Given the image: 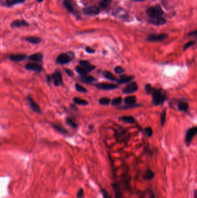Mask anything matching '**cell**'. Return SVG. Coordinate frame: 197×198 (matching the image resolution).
<instances>
[{
    "label": "cell",
    "instance_id": "obj_44",
    "mask_svg": "<svg viewBox=\"0 0 197 198\" xmlns=\"http://www.w3.org/2000/svg\"><path fill=\"white\" fill-rule=\"evenodd\" d=\"M145 132L146 134L149 136V137H152L153 135V129L150 127H146L145 129Z\"/></svg>",
    "mask_w": 197,
    "mask_h": 198
},
{
    "label": "cell",
    "instance_id": "obj_20",
    "mask_svg": "<svg viewBox=\"0 0 197 198\" xmlns=\"http://www.w3.org/2000/svg\"><path fill=\"white\" fill-rule=\"evenodd\" d=\"M28 26H29V24L24 20H16L14 21L11 24L12 27H27Z\"/></svg>",
    "mask_w": 197,
    "mask_h": 198
},
{
    "label": "cell",
    "instance_id": "obj_53",
    "mask_svg": "<svg viewBox=\"0 0 197 198\" xmlns=\"http://www.w3.org/2000/svg\"><path fill=\"white\" fill-rule=\"evenodd\" d=\"M133 1H136V2H141V1H144L145 0H131Z\"/></svg>",
    "mask_w": 197,
    "mask_h": 198
},
{
    "label": "cell",
    "instance_id": "obj_46",
    "mask_svg": "<svg viewBox=\"0 0 197 198\" xmlns=\"http://www.w3.org/2000/svg\"><path fill=\"white\" fill-rule=\"evenodd\" d=\"M86 51L88 53H90V54H93V53H94L96 51L95 49H93L91 47H89V46H87L86 48Z\"/></svg>",
    "mask_w": 197,
    "mask_h": 198
},
{
    "label": "cell",
    "instance_id": "obj_14",
    "mask_svg": "<svg viewBox=\"0 0 197 198\" xmlns=\"http://www.w3.org/2000/svg\"><path fill=\"white\" fill-rule=\"evenodd\" d=\"M112 187L114 193V198H123L122 189L117 183H112Z\"/></svg>",
    "mask_w": 197,
    "mask_h": 198
},
{
    "label": "cell",
    "instance_id": "obj_47",
    "mask_svg": "<svg viewBox=\"0 0 197 198\" xmlns=\"http://www.w3.org/2000/svg\"><path fill=\"white\" fill-rule=\"evenodd\" d=\"M148 194H149L148 198H155V193L153 192V191L151 189H149V191H148Z\"/></svg>",
    "mask_w": 197,
    "mask_h": 198
},
{
    "label": "cell",
    "instance_id": "obj_13",
    "mask_svg": "<svg viewBox=\"0 0 197 198\" xmlns=\"http://www.w3.org/2000/svg\"><path fill=\"white\" fill-rule=\"evenodd\" d=\"M79 79L81 82L88 84V85H91L93 84L94 82H95L97 79L93 77V76H89V75H81L79 77Z\"/></svg>",
    "mask_w": 197,
    "mask_h": 198
},
{
    "label": "cell",
    "instance_id": "obj_3",
    "mask_svg": "<svg viewBox=\"0 0 197 198\" xmlns=\"http://www.w3.org/2000/svg\"><path fill=\"white\" fill-rule=\"evenodd\" d=\"M131 177L128 172H126L123 173L121 177L119 183H117L120 186L121 189H123L126 191H128L131 189Z\"/></svg>",
    "mask_w": 197,
    "mask_h": 198
},
{
    "label": "cell",
    "instance_id": "obj_18",
    "mask_svg": "<svg viewBox=\"0 0 197 198\" xmlns=\"http://www.w3.org/2000/svg\"><path fill=\"white\" fill-rule=\"evenodd\" d=\"M142 177L146 181H150L155 177V172L151 169H147L145 171Z\"/></svg>",
    "mask_w": 197,
    "mask_h": 198
},
{
    "label": "cell",
    "instance_id": "obj_5",
    "mask_svg": "<svg viewBox=\"0 0 197 198\" xmlns=\"http://www.w3.org/2000/svg\"><path fill=\"white\" fill-rule=\"evenodd\" d=\"M197 133V127L196 126L191 127L187 131L185 137V142L187 147L190 146L193 140V139L196 135Z\"/></svg>",
    "mask_w": 197,
    "mask_h": 198
},
{
    "label": "cell",
    "instance_id": "obj_40",
    "mask_svg": "<svg viewBox=\"0 0 197 198\" xmlns=\"http://www.w3.org/2000/svg\"><path fill=\"white\" fill-rule=\"evenodd\" d=\"M114 71L115 73L117 74H123L125 71V70L121 66H116L114 69Z\"/></svg>",
    "mask_w": 197,
    "mask_h": 198
},
{
    "label": "cell",
    "instance_id": "obj_8",
    "mask_svg": "<svg viewBox=\"0 0 197 198\" xmlns=\"http://www.w3.org/2000/svg\"><path fill=\"white\" fill-rule=\"evenodd\" d=\"M138 87L136 82H131L126 86L122 90L124 94H131L138 90Z\"/></svg>",
    "mask_w": 197,
    "mask_h": 198
},
{
    "label": "cell",
    "instance_id": "obj_19",
    "mask_svg": "<svg viewBox=\"0 0 197 198\" xmlns=\"http://www.w3.org/2000/svg\"><path fill=\"white\" fill-rule=\"evenodd\" d=\"M28 60L35 63H41L42 61L43 55L41 53L32 54L28 57Z\"/></svg>",
    "mask_w": 197,
    "mask_h": 198
},
{
    "label": "cell",
    "instance_id": "obj_17",
    "mask_svg": "<svg viewBox=\"0 0 197 198\" xmlns=\"http://www.w3.org/2000/svg\"><path fill=\"white\" fill-rule=\"evenodd\" d=\"M26 55L25 54H12L8 56V58L14 62H19L26 59Z\"/></svg>",
    "mask_w": 197,
    "mask_h": 198
},
{
    "label": "cell",
    "instance_id": "obj_33",
    "mask_svg": "<svg viewBox=\"0 0 197 198\" xmlns=\"http://www.w3.org/2000/svg\"><path fill=\"white\" fill-rule=\"evenodd\" d=\"M25 0H6V4L8 6H12L18 4L23 3Z\"/></svg>",
    "mask_w": 197,
    "mask_h": 198
},
{
    "label": "cell",
    "instance_id": "obj_48",
    "mask_svg": "<svg viewBox=\"0 0 197 198\" xmlns=\"http://www.w3.org/2000/svg\"><path fill=\"white\" fill-rule=\"evenodd\" d=\"M64 70L65 71V72L70 76V77H73V75H74L73 72L72 71H71L70 69H64Z\"/></svg>",
    "mask_w": 197,
    "mask_h": 198
},
{
    "label": "cell",
    "instance_id": "obj_55",
    "mask_svg": "<svg viewBox=\"0 0 197 198\" xmlns=\"http://www.w3.org/2000/svg\"></svg>",
    "mask_w": 197,
    "mask_h": 198
},
{
    "label": "cell",
    "instance_id": "obj_43",
    "mask_svg": "<svg viewBox=\"0 0 197 198\" xmlns=\"http://www.w3.org/2000/svg\"><path fill=\"white\" fill-rule=\"evenodd\" d=\"M196 41H190L188 43H186L184 45V49L183 50L184 51H185L187 50V49H188L190 46H193V45H194L196 44Z\"/></svg>",
    "mask_w": 197,
    "mask_h": 198
},
{
    "label": "cell",
    "instance_id": "obj_25",
    "mask_svg": "<svg viewBox=\"0 0 197 198\" xmlns=\"http://www.w3.org/2000/svg\"><path fill=\"white\" fill-rule=\"evenodd\" d=\"M25 40L32 44H38L41 43L42 41L41 38L38 37H28L25 38Z\"/></svg>",
    "mask_w": 197,
    "mask_h": 198
},
{
    "label": "cell",
    "instance_id": "obj_35",
    "mask_svg": "<svg viewBox=\"0 0 197 198\" xmlns=\"http://www.w3.org/2000/svg\"><path fill=\"white\" fill-rule=\"evenodd\" d=\"M99 104L102 106H108L111 103V100L107 98H102L99 100Z\"/></svg>",
    "mask_w": 197,
    "mask_h": 198
},
{
    "label": "cell",
    "instance_id": "obj_22",
    "mask_svg": "<svg viewBox=\"0 0 197 198\" xmlns=\"http://www.w3.org/2000/svg\"><path fill=\"white\" fill-rule=\"evenodd\" d=\"M178 108L179 111L187 113L188 110V104L185 101H179L178 103Z\"/></svg>",
    "mask_w": 197,
    "mask_h": 198
},
{
    "label": "cell",
    "instance_id": "obj_9",
    "mask_svg": "<svg viewBox=\"0 0 197 198\" xmlns=\"http://www.w3.org/2000/svg\"><path fill=\"white\" fill-rule=\"evenodd\" d=\"M27 99L28 100V103L29 104V106L31 108V110L37 113H42V111H41V108L40 107V106L34 101V100L32 99L31 96H28L27 97Z\"/></svg>",
    "mask_w": 197,
    "mask_h": 198
},
{
    "label": "cell",
    "instance_id": "obj_27",
    "mask_svg": "<svg viewBox=\"0 0 197 198\" xmlns=\"http://www.w3.org/2000/svg\"><path fill=\"white\" fill-rule=\"evenodd\" d=\"M52 126L55 130H56L62 134H67L68 133V131L60 125H58L56 124H52Z\"/></svg>",
    "mask_w": 197,
    "mask_h": 198
},
{
    "label": "cell",
    "instance_id": "obj_37",
    "mask_svg": "<svg viewBox=\"0 0 197 198\" xmlns=\"http://www.w3.org/2000/svg\"><path fill=\"white\" fill-rule=\"evenodd\" d=\"M75 89L76 90L79 92H81V93H86L87 92V89L85 88L83 86H82V85H79V84H75Z\"/></svg>",
    "mask_w": 197,
    "mask_h": 198
},
{
    "label": "cell",
    "instance_id": "obj_16",
    "mask_svg": "<svg viewBox=\"0 0 197 198\" xmlns=\"http://www.w3.org/2000/svg\"><path fill=\"white\" fill-rule=\"evenodd\" d=\"M63 4L66 9L70 13H75V5L73 2L71 0H64L63 2Z\"/></svg>",
    "mask_w": 197,
    "mask_h": 198
},
{
    "label": "cell",
    "instance_id": "obj_4",
    "mask_svg": "<svg viewBox=\"0 0 197 198\" xmlns=\"http://www.w3.org/2000/svg\"><path fill=\"white\" fill-rule=\"evenodd\" d=\"M73 58V54L72 52L68 53H61L57 57L56 63L58 64L64 65L70 63Z\"/></svg>",
    "mask_w": 197,
    "mask_h": 198
},
{
    "label": "cell",
    "instance_id": "obj_11",
    "mask_svg": "<svg viewBox=\"0 0 197 198\" xmlns=\"http://www.w3.org/2000/svg\"><path fill=\"white\" fill-rule=\"evenodd\" d=\"M26 70L28 71H32L36 72H41L42 70V68L41 66L39 65L37 63H28L26 64L24 66Z\"/></svg>",
    "mask_w": 197,
    "mask_h": 198
},
{
    "label": "cell",
    "instance_id": "obj_38",
    "mask_svg": "<svg viewBox=\"0 0 197 198\" xmlns=\"http://www.w3.org/2000/svg\"><path fill=\"white\" fill-rule=\"evenodd\" d=\"M122 102V97H117L114 99H113L112 100V105L114 106H117L120 105Z\"/></svg>",
    "mask_w": 197,
    "mask_h": 198
},
{
    "label": "cell",
    "instance_id": "obj_30",
    "mask_svg": "<svg viewBox=\"0 0 197 198\" xmlns=\"http://www.w3.org/2000/svg\"><path fill=\"white\" fill-rule=\"evenodd\" d=\"M75 70L80 75H85L90 72V71L87 68L82 66H76Z\"/></svg>",
    "mask_w": 197,
    "mask_h": 198
},
{
    "label": "cell",
    "instance_id": "obj_31",
    "mask_svg": "<svg viewBox=\"0 0 197 198\" xmlns=\"http://www.w3.org/2000/svg\"><path fill=\"white\" fill-rule=\"evenodd\" d=\"M73 101L75 104L81 105V106H86L88 104V102L83 100V99H79L78 98H74L73 99Z\"/></svg>",
    "mask_w": 197,
    "mask_h": 198
},
{
    "label": "cell",
    "instance_id": "obj_36",
    "mask_svg": "<svg viewBox=\"0 0 197 198\" xmlns=\"http://www.w3.org/2000/svg\"><path fill=\"white\" fill-rule=\"evenodd\" d=\"M100 192L102 194L103 198H112V196L111 195V194L108 192V191L106 189L103 188H101Z\"/></svg>",
    "mask_w": 197,
    "mask_h": 198
},
{
    "label": "cell",
    "instance_id": "obj_23",
    "mask_svg": "<svg viewBox=\"0 0 197 198\" xmlns=\"http://www.w3.org/2000/svg\"><path fill=\"white\" fill-rule=\"evenodd\" d=\"M81 66L87 68L89 71H92L96 69V66H92L90 63L87 60H80L79 62Z\"/></svg>",
    "mask_w": 197,
    "mask_h": 198
},
{
    "label": "cell",
    "instance_id": "obj_41",
    "mask_svg": "<svg viewBox=\"0 0 197 198\" xmlns=\"http://www.w3.org/2000/svg\"><path fill=\"white\" fill-rule=\"evenodd\" d=\"M153 89H154V87H153L150 84H146L145 85V91L147 93V94H148V95H150V94L152 93Z\"/></svg>",
    "mask_w": 197,
    "mask_h": 198
},
{
    "label": "cell",
    "instance_id": "obj_51",
    "mask_svg": "<svg viewBox=\"0 0 197 198\" xmlns=\"http://www.w3.org/2000/svg\"><path fill=\"white\" fill-rule=\"evenodd\" d=\"M197 35V31H191L190 33L188 34V35Z\"/></svg>",
    "mask_w": 197,
    "mask_h": 198
},
{
    "label": "cell",
    "instance_id": "obj_45",
    "mask_svg": "<svg viewBox=\"0 0 197 198\" xmlns=\"http://www.w3.org/2000/svg\"><path fill=\"white\" fill-rule=\"evenodd\" d=\"M77 198H83L84 197V190L82 188H81L76 194Z\"/></svg>",
    "mask_w": 197,
    "mask_h": 198
},
{
    "label": "cell",
    "instance_id": "obj_2",
    "mask_svg": "<svg viewBox=\"0 0 197 198\" xmlns=\"http://www.w3.org/2000/svg\"><path fill=\"white\" fill-rule=\"evenodd\" d=\"M163 11L160 5H155L149 7L146 10V14L150 19L162 17Z\"/></svg>",
    "mask_w": 197,
    "mask_h": 198
},
{
    "label": "cell",
    "instance_id": "obj_26",
    "mask_svg": "<svg viewBox=\"0 0 197 198\" xmlns=\"http://www.w3.org/2000/svg\"><path fill=\"white\" fill-rule=\"evenodd\" d=\"M119 119L121 121L124 122L126 123H128V124H134L135 122V118L132 116H121L119 118Z\"/></svg>",
    "mask_w": 197,
    "mask_h": 198
},
{
    "label": "cell",
    "instance_id": "obj_52",
    "mask_svg": "<svg viewBox=\"0 0 197 198\" xmlns=\"http://www.w3.org/2000/svg\"><path fill=\"white\" fill-rule=\"evenodd\" d=\"M196 192H197V189H196L194 191V198H196V195H197Z\"/></svg>",
    "mask_w": 197,
    "mask_h": 198
},
{
    "label": "cell",
    "instance_id": "obj_1",
    "mask_svg": "<svg viewBox=\"0 0 197 198\" xmlns=\"http://www.w3.org/2000/svg\"><path fill=\"white\" fill-rule=\"evenodd\" d=\"M152 103L155 106L162 105L167 99L166 95L162 90L154 88L152 93Z\"/></svg>",
    "mask_w": 197,
    "mask_h": 198
},
{
    "label": "cell",
    "instance_id": "obj_6",
    "mask_svg": "<svg viewBox=\"0 0 197 198\" xmlns=\"http://www.w3.org/2000/svg\"><path fill=\"white\" fill-rule=\"evenodd\" d=\"M168 37L167 34H151L149 35L146 40L149 42H160L162 41Z\"/></svg>",
    "mask_w": 197,
    "mask_h": 198
},
{
    "label": "cell",
    "instance_id": "obj_12",
    "mask_svg": "<svg viewBox=\"0 0 197 198\" xmlns=\"http://www.w3.org/2000/svg\"><path fill=\"white\" fill-rule=\"evenodd\" d=\"M96 87L100 90H114L117 88V85L109 83H98L96 84Z\"/></svg>",
    "mask_w": 197,
    "mask_h": 198
},
{
    "label": "cell",
    "instance_id": "obj_54",
    "mask_svg": "<svg viewBox=\"0 0 197 198\" xmlns=\"http://www.w3.org/2000/svg\"><path fill=\"white\" fill-rule=\"evenodd\" d=\"M37 1H38V2H42L43 0H37Z\"/></svg>",
    "mask_w": 197,
    "mask_h": 198
},
{
    "label": "cell",
    "instance_id": "obj_15",
    "mask_svg": "<svg viewBox=\"0 0 197 198\" xmlns=\"http://www.w3.org/2000/svg\"><path fill=\"white\" fill-rule=\"evenodd\" d=\"M134 79V77L133 75L127 76L126 75H121L120 78L116 80V82L118 84L122 85V84H125L131 82Z\"/></svg>",
    "mask_w": 197,
    "mask_h": 198
},
{
    "label": "cell",
    "instance_id": "obj_24",
    "mask_svg": "<svg viewBox=\"0 0 197 198\" xmlns=\"http://www.w3.org/2000/svg\"><path fill=\"white\" fill-rule=\"evenodd\" d=\"M126 105H134L137 103V97L135 96H127L124 99Z\"/></svg>",
    "mask_w": 197,
    "mask_h": 198
},
{
    "label": "cell",
    "instance_id": "obj_21",
    "mask_svg": "<svg viewBox=\"0 0 197 198\" xmlns=\"http://www.w3.org/2000/svg\"><path fill=\"white\" fill-rule=\"evenodd\" d=\"M149 23L155 25V26H162L164 25L166 23V20L162 17H158V18H155V19H152L149 20Z\"/></svg>",
    "mask_w": 197,
    "mask_h": 198
},
{
    "label": "cell",
    "instance_id": "obj_29",
    "mask_svg": "<svg viewBox=\"0 0 197 198\" xmlns=\"http://www.w3.org/2000/svg\"><path fill=\"white\" fill-rule=\"evenodd\" d=\"M112 0H99V6L102 9H106L112 3Z\"/></svg>",
    "mask_w": 197,
    "mask_h": 198
},
{
    "label": "cell",
    "instance_id": "obj_49",
    "mask_svg": "<svg viewBox=\"0 0 197 198\" xmlns=\"http://www.w3.org/2000/svg\"><path fill=\"white\" fill-rule=\"evenodd\" d=\"M46 81L49 84H50V82L52 81V77H51V75H47L46 76Z\"/></svg>",
    "mask_w": 197,
    "mask_h": 198
},
{
    "label": "cell",
    "instance_id": "obj_50",
    "mask_svg": "<svg viewBox=\"0 0 197 198\" xmlns=\"http://www.w3.org/2000/svg\"><path fill=\"white\" fill-rule=\"evenodd\" d=\"M70 109H72V110H74V111H78V108H77V107H76L75 105H73V104H71V105H70Z\"/></svg>",
    "mask_w": 197,
    "mask_h": 198
},
{
    "label": "cell",
    "instance_id": "obj_39",
    "mask_svg": "<svg viewBox=\"0 0 197 198\" xmlns=\"http://www.w3.org/2000/svg\"><path fill=\"white\" fill-rule=\"evenodd\" d=\"M142 105L141 104H135L134 105H126V106H122L119 107V109H130V108H135V107H141Z\"/></svg>",
    "mask_w": 197,
    "mask_h": 198
},
{
    "label": "cell",
    "instance_id": "obj_28",
    "mask_svg": "<svg viewBox=\"0 0 197 198\" xmlns=\"http://www.w3.org/2000/svg\"><path fill=\"white\" fill-rule=\"evenodd\" d=\"M103 75H104V77L108 80H109L111 81H116L117 80L116 77L113 74L112 72L109 71H104Z\"/></svg>",
    "mask_w": 197,
    "mask_h": 198
},
{
    "label": "cell",
    "instance_id": "obj_32",
    "mask_svg": "<svg viewBox=\"0 0 197 198\" xmlns=\"http://www.w3.org/2000/svg\"><path fill=\"white\" fill-rule=\"evenodd\" d=\"M166 116H167V110L166 109L164 110L160 115V124L162 127L164 126L166 121Z\"/></svg>",
    "mask_w": 197,
    "mask_h": 198
},
{
    "label": "cell",
    "instance_id": "obj_42",
    "mask_svg": "<svg viewBox=\"0 0 197 198\" xmlns=\"http://www.w3.org/2000/svg\"><path fill=\"white\" fill-rule=\"evenodd\" d=\"M117 17H124L126 16H127V13H126V11L124 9H120V10H118L117 13Z\"/></svg>",
    "mask_w": 197,
    "mask_h": 198
},
{
    "label": "cell",
    "instance_id": "obj_34",
    "mask_svg": "<svg viewBox=\"0 0 197 198\" xmlns=\"http://www.w3.org/2000/svg\"><path fill=\"white\" fill-rule=\"evenodd\" d=\"M66 123L68 126H70L72 128L76 129L78 127V125L76 124V122L70 118H67L66 119Z\"/></svg>",
    "mask_w": 197,
    "mask_h": 198
},
{
    "label": "cell",
    "instance_id": "obj_7",
    "mask_svg": "<svg viewBox=\"0 0 197 198\" xmlns=\"http://www.w3.org/2000/svg\"><path fill=\"white\" fill-rule=\"evenodd\" d=\"M52 81H53L54 85L56 86H59L63 84V77L61 72L59 70H56L52 75Z\"/></svg>",
    "mask_w": 197,
    "mask_h": 198
},
{
    "label": "cell",
    "instance_id": "obj_10",
    "mask_svg": "<svg viewBox=\"0 0 197 198\" xmlns=\"http://www.w3.org/2000/svg\"><path fill=\"white\" fill-rule=\"evenodd\" d=\"M83 12L84 14L87 15H97L100 12V9L96 6H90L85 8Z\"/></svg>",
    "mask_w": 197,
    "mask_h": 198
}]
</instances>
